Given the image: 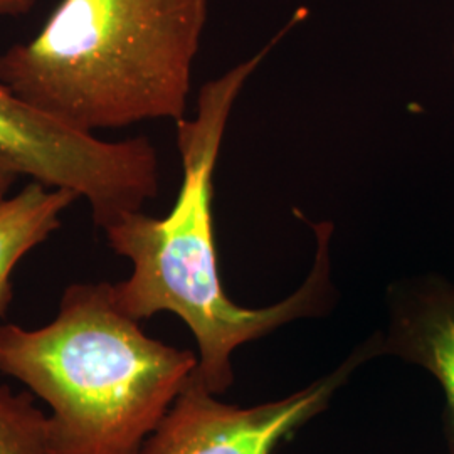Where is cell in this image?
<instances>
[{
    "mask_svg": "<svg viewBox=\"0 0 454 454\" xmlns=\"http://www.w3.org/2000/svg\"><path fill=\"white\" fill-rule=\"evenodd\" d=\"M0 454H54L49 438L48 414L34 395L0 384Z\"/></svg>",
    "mask_w": 454,
    "mask_h": 454,
    "instance_id": "8",
    "label": "cell"
},
{
    "mask_svg": "<svg viewBox=\"0 0 454 454\" xmlns=\"http://www.w3.org/2000/svg\"><path fill=\"white\" fill-rule=\"evenodd\" d=\"M305 16L303 9L296 11L260 52L202 84L194 116L176 121L182 185L172 211L165 217L127 212L101 227L114 254L131 264L130 276L114 283L116 307L137 322L163 311L179 317L197 343L192 377L215 395L234 386L232 357L239 347L293 322L322 318L337 301L330 256L333 223L311 224L294 211L315 234L313 264L292 294L261 309L241 307L227 296L214 232V174L232 108L264 58Z\"/></svg>",
    "mask_w": 454,
    "mask_h": 454,
    "instance_id": "1",
    "label": "cell"
},
{
    "mask_svg": "<svg viewBox=\"0 0 454 454\" xmlns=\"http://www.w3.org/2000/svg\"><path fill=\"white\" fill-rule=\"evenodd\" d=\"M80 197L29 180L17 194L0 200V320L11 309L17 264L61 227V215Z\"/></svg>",
    "mask_w": 454,
    "mask_h": 454,
    "instance_id": "7",
    "label": "cell"
},
{
    "mask_svg": "<svg viewBox=\"0 0 454 454\" xmlns=\"http://www.w3.org/2000/svg\"><path fill=\"white\" fill-rule=\"evenodd\" d=\"M197 367V354L146 335L114 283H73L52 322L0 324V373L49 407L54 454H140Z\"/></svg>",
    "mask_w": 454,
    "mask_h": 454,
    "instance_id": "3",
    "label": "cell"
},
{
    "mask_svg": "<svg viewBox=\"0 0 454 454\" xmlns=\"http://www.w3.org/2000/svg\"><path fill=\"white\" fill-rule=\"evenodd\" d=\"M19 177L20 176H19L16 168L11 163L0 159V200L9 195Z\"/></svg>",
    "mask_w": 454,
    "mask_h": 454,
    "instance_id": "9",
    "label": "cell"
},
{
    "mask_svg": "<svg viewBox=\"0 0 454 454\" xmlns=\"http://www.w3.org/2000/svg\"><path fill=\"white\" fill-rule=\"evenodd\" d=\"M209 0H61L0 54V82L93 133L185 118Z\"/></svg>",
    "mask_w": 454,
    "mask_h": 454,
    "instance_id": "2",
    "label": "cell"
},
{
    "mask_svg": "<svg viewBox=\"0 0 454 454\" xmlns=\"http://www.w3.org/2000/svg\"><path fill=\"white\" fill-rule=\"evenodd\" d=\"M0 159L19 176L84 199L99 229L142 211L160 189L157 148L146 137L108 142L35 108L0 82Z\"/></svg>",
    "mask_w": 454,
    "mask_h": 454,
    "instance_id": "4",
    "label": "cell"
},
{
    "mask_svg": "<svg viewBox=\"0 0 454 454\" xmlns=\"http://www.w3.org/2000/svg\"><path fill=\"white\" fill-rule=\"evenodd\" d=\"M453 58H454V46H453Z\"/></svg>",
    "mask_w": 454,
    "mask_h": 454,
    "instance_id": "11",
    "label": "cell"
},
{
    "mask_svg": "<svg viewBox=\"0 0 454 454\" xmlns=\"http://www.w3.org/2000/svg\"><path fill=\"white\" fill-rule=\"evenodd\" d=\"M37 0H0V16L27 14Z\"/></svg>",
    "mask_w": 454,
    "mask_h": 454,
    "instance_id": "10",
    "label": "cell"
},
{
    "mask_svg": "<svg viewBox=\"0 0 454 454\" xmlns=\"http://www.w3.org/2000/svg\"><path fill=\"white\" fill-rule=\"evenodd\" d=\"M375 357H380L377 333L307 387L247 407L219 401L191 375L140 454H275L283 441L324 412L360 365Z\"/></svg>",
    "mask_w": 454,
    "mask_h": 454,
    "instance_id": "5",
    "label": "cell"
},
{
    "mask_svg": "<svg viewBox=\"0 0 454 454\" xmlns=\"http://www.w3.org/2000/svg\"><path fill=\"white\" fill-rule=\"evenodd\" d=\"M387 324L379 332L380 356L414 364L444 394V436L454 454V281L438 273L406 276L386 292Z\"/></svg>",
    "mask_w": 454,
    "mask_h": 454,
    "instance_id": "6",
    "label": "cell"
}]
</instances>
